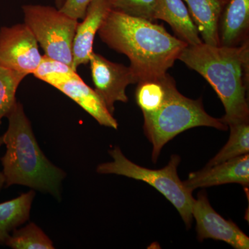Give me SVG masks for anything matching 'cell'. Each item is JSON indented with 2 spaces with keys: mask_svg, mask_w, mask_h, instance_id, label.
Masks as SVG:
<instances>
[{
  "mask_svg": "<svg viewBox=\"0 0 249 249\" xmlns=\"http://www.w3.org/2000/svg\"><path fill=\"white\" fill-rule=\"evenodd\" d=\"M98 34L109 48L128 58L139 82L163 76L188 46L162 25L113 9Z\"/></svg>",
  "mask_w": 249,
  "mask_h": 249,
  "instance_id": "obj_1",
  "label": "cell"
},
{
  "mask_svg": "<svg viewBox=\"0 0 249 249\" xmlns=\"http://www.w3.org/2000/svg\"><path fill=\"white\" fill-rule=\"evenodd\" d=\"M178 60L204 77L216 91L225 109L223 123L229 126L249 122V40L237 47L188 45Z\"/></svg>",
  "mask_w": 249,
  "mask_h": 249,
  "instance_id": "obj_2",
  "label": "cell"
},
{
  "mask_svg": "<svg viewBox=\"0 0 249 249\" xmlns=\"http://www.w3.org/2000/svg\"><path fill=\"white\" fill-rule=\"evenodd\" d=\"M6 117L9 127L0 138L6 148L1 160L5 185H22L58 197L65 174L40 150L22 105L16 101Z\"/></svg>",
  "mask_w": 249,
  "mask_h": 249,
  "instance_id": "obj_3",
  "label": "cell"
},
{
  "mask_svg": "<svg viewBox=\"0 0 249 249\" xmlns=\"http://www.w3.org/2000/svg\"><path fill=\"white\" fill-rule=\"evenodd\" d=\"M145 136L152 145V160L156 163L165 144L178 134L206 126L227 131L228 125L221 119L205 111L201 98L193 100L181 94L174 84L161 107L152 114L143 115Z\"/></svg>",
  "mask_w": 249,
  "mask_h": 249,
  "instance_id": "obj_4",
  "label": "cell"
},
{
  "mask_svg": "<svg viewBox=\"0 0 249 249\" xmlns=\"http://www.w3.org/2000/svg\"><path fill=\"white\" fill-rule=\"evenodd\" d=\"M113 161L102 163L97 167L99 174H114L142 181L154 187L176 208L183 222L189 229L193 222V205L196 199L192 193L181 181L178 167L181 158L173 155L168 165L160 170H152L136 164L124 157L119 147L109 150Z\"/></svg>",
  "mask_w": 249,
  "mask_h": 249,
  "instance_id": "obj_5",
  "label": "cell"
},
{
  "mask_svg": "<svg viewBox=\"0 0 249 249\" xmlns=\"http://www.w3.org/2000/svg\"><path fill=\"white\" fill-rule=\"evenodd\" d=\"M22 9L24 23L43 49L45 55L73 68L72 45L78 19L53 6L26 4Z\"/></svg>",
  "mask_w": 249,
  "mask_h": 249,
  "instance_id": "obj_6",
  "label": "cell"
},
{
  "mask_svg": "<svg viewBox=\"0 0 249 249\" xmlns=\"http://www.w3.org/2000/svg\"><path fill=\"white\" fill-rule=\"evenodd\" d=\"M41 59L38 43L25 23L0 29V66L33 74Z\"/></svg>",
  "mask_w": 249,
  "mask_h": 249,
  "instance_id": "obj_7",
  "label": "cell"
},
{
  "mask_svg": "<svg viewBox=\"0 0 249 249\" xmlns=\"http://www.w3.org/2000/svg\"><path fill=\"white\" fill-rule=\"evenodd\" d=\"M89 63L94 90L113 115L115 103L128 101L126 88L129 85L137 84L138 78L130 67L109 61L94 52L91 54Z\"/></svg>",
  "mask_w": 249,
  "mask_h": 249,
  "instance_id": "obj_8",
  "label": "cell"
},
{
  "mask_svg": "<svg viewBox=\"0 0 249 249\" xmlns=\"http://www.w3.org/2000/svg\"><path fill=\"white\" fill-rule=\"evenodd\" d=\"M196 220L198 240L223 241L236 249H249V237L231 220H227L210 204L206 192L201 191L192 210Z\"/></svg>",
  "mask_w": 249,
  "mask_h": 249,
  "instance_id": "obj_9",
  "label": "cell"
},
{
  "mask_svg": "<svg viewBox=\"0 0 249 249\" xmlns=\"http://www.w3.org/2000/svg\"><path fill=\"white\" fill-rule=\"evenodd\" d=\"M239 183L245 188L249 186V155L240 156L213 166L203 168L190 174L183 181L188 190L193 192L199 188H206L226 183Z\"/></svg>",
  "mask_w": 249,
  "mask_h": 249,
  "instance_id": "obj_10",
  "label": "cell"
},
{
  "mask_svg": "<svg viewBox=\"0 0 249 249\" xmlns=\"http://www.w3.org/2000/svg\"><path fill=\"white\" fill-rule=\"evenodd\" d=\"M111 9L109 0H94L88 6L81 22H78L72 45L73 69L89 62L93 44L98 29Z\"/></svg>",
  "mask_w": 249,
  "mask_h": 249,
  "instance_id": "obj_11",
  "label": "cell"
},
{
  "mask_svg": "<svg viewBox=\"0 0 249 249\" xmlns=\"http://www.w3.org/2000/svg\"><path fill=\"white\" fill-rule=\"evenodd\" d=\"M55 88L79 105L101 125L117 129L119 124L108 111L102 98L79 75L62 82Z\"/></svg>",
  "mask_w": 249,
  "mask_h": 249,
  "instance_id": "obj_12",
  "label": "cell"
},
{
  "mask_svg": "<svg viewBox=\"0 0 249 249\" xmlns=\"http://www.w3.org/2000/svg\"><path fill=\"white\" fill-rule=\"evenodd\" d=\"M249 0H228L219 18V46L237 47L249 40Z\"/></svg>",
  "mask_w": 249,
  "mask_h": 249,
  "instance_id": "obj_13",
  "label": "cell"
},
{
  "mask_svg": "<svg viewBox=\"0 0 249 249\" xmlns=\"http://www.w3.org/2000/svg\"><path fill=\"white\" fill-rule=\"evenodd\" d=\"M154 19L155 21L161 19L169 24L178 38L188 46L200 45L203 42L183 0H158Z\"/></svg>",
  "mask_w": 249,
  "mask_h": 249,
  "instance_id": "obj_14",
  "label": "cell"
},
{
  "mask_svg": "<svg viewBox=\"0 0 249 249\" xmlns=\"http://www.w3.org/2000/svg\"><path fill=\"white\" fill-rule=\"evenodd\" d=\"M193 22L197 27L203 42L219 46L218 24L228 0H183Z\"/></svg>",
  "mask_w": 249,
  "mask_h": 249,
  "instance_id": "obj_15",
  "label": "cell"
},
{
  "mask_svg": "<svg viewBox=\"0 0 249 249\" xmlns=\"http://www.w3.org/2000/svg\"><path fill=\"white\" fill-rule=\"evenodd\" d=\"M35 195L31 191L0 204V245H5L11 231L27 222Z\"/></svg>",
  "mask_w": 249,
  "mask_h": 249,
  "instance_id": "obj_16",
  "label": "cell"
},
{
  "mask_svg": "<svg viewBox=\"0 0 249 249\" xmlns=\"http://www.w3.org/2000/svg\"><path fill=\"white\" fill-rule=\"evenodd\" d=\"M174 84L175 80L168 73L158 78L141 80L137 83L136 101L143 115L152 114L161 107Z\"/></svg>",
  "mask_w": 249,
  "mask_h": 249,
  "instance_id": "obj_17",
  "label": "cell"
},
{
  "mask_svg": "<svg viewBox=\"0 0 249 249\" xmlns=\"http://www.w3.org/2000/svg\"><path fill=\"white\" fill-rule=\"evenodd\" d=\"M230 137L227 143L214 156L206 168L213 166L222 162L247 155L249 152V122L231 124Z\"/></svg>",
  "mask_w": 249,
  "mask_h": 249,
  "instance_id": "obj_18",
  "label": "cell"
},
{
  "mask_svg": "<svg viewBox=\"0 0 249 249\" xmlns=\"http://www.w3.org/2000/svg\"><path fill=\"white\" fill-rule=\"evenodd\" d=\"M5 245L14 249H54L52 241L34 223L19 230L15 229Z\"/></svg>",
  "mask_w": 249,
  "mask_h": 249,
  "instance_id": "obj_19",
  "label": "cell"
},
{
  "mask_svg": "<svg viewBox=\"0 0 249 249\" xmlns=\"http://www.w3.org/2000/svg\"><path fill=\"white\" fill-rule=\"evenodd\" d=\"M27 76L26 73L0 66V121L14 107L17 101L18 87Z\"/></svg>",
  "mask_w": 249,
  "mask_h": 249,
  "instance_id": "obj_20",
  "label": "cell"
},
{
  "mask_svg": "<svg viewBox=\"0 0 249 249\" xmlns=\"http://www.w3.org/2000/svg\"><path fill=\"white\" fill-rule=\"evenodd\" d=\"M33 75L54 88L65 80L78 76L70 65L46 55H42L40 64Z\"/></svg>",
  "mask_w": 249,
  "mask_h": 249,
  "instance_id": "obj_21",
  "label": "cell"
},
{
  "mask_svg": "<svg viewBox=\"0 0 249 249\" xmlns=\"http://www.w3.org/2000/svg\"><path fill=\"white\" fill-rule=\"evenodd\" d=\"M158 0H109L111 9L154 22Z\"/></svg>",
  "mask_w": 249,
  "mask_h": 249,
  "instance_id": "obj_22",
  "label": "cell"
},
{
  "mask_svg": "<svg viewBox=\"0 0 249 249\" xmlns=\"http://www.w3.org/2000/svg\"><path fill=\"white\" fill-rule=\"evenodd\" d=\"M94 0H65L60 10L76 19H83L89 5Z\"/></svg>",
  "mask_w": 249,
  "mask_h": 249,
  "instance_id": "obj_23",
  "label": "cell"
},
{
  "mask_svg": "<svg viewBox=\"0 0 249 249\" xmlns=\"http://www.w3.org/2000/svg\"><path fill=\"white\" fill-rule=\"evenodd\" d=\"M5 184V178L3 173L0 172V191H1V188H3Z\"/></svg>",
  "mask_w": 249,
  "mask_h": 249,
  "instance_id": "obj_24",
  "label": "cell"
},
{
  "mask_svg": "<svg viewBox=\"0 0 249 249\" xmlns=\"http://www.w3.org/2000/svg\"><path fill=\"white\" fill-rule=\"evenodd\" d=\"M65 0H55V5L56 7L60 9L62 7V5L65 3Z\"/></svg>",
  "mask_w": 249,
  "mask_h": 249,
  "instance_id": "obj_25",
  "label": "cell"
}]
</instances>
